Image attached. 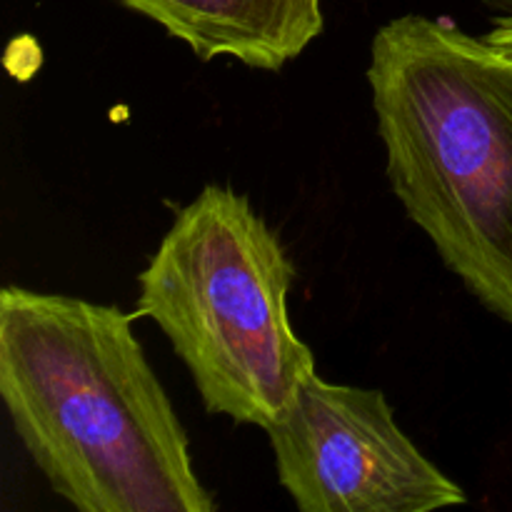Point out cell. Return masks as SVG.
<instances>
[{
  "mask_svg": "<svg viewBox=\"0 0 512 512\" xmlns=\"http://www.w3.org/2000/svg\"><path fill=\"white\" fill-rule=\"evenodd\" d=\"M0 398L33 463L75 510H215L133 320L113 305L3 288Z\"/></svg>",
  "mask_w": 512,
  "mask_h": 512,
  "instance_id": "obj_1",
  "label": "cell"
},
{
  "mask_svg": "<svg viewBox=\"0 0 512 512\" xmlns=\"http://www.w3.org/2000/svg\"><path fill=\"white\" fill-rule=\"evenodd\" d=\"M368 80L405 213L512 325V60L450 20L410 13L375 33Z\"/></svg>",
  "mask_w": 512,
  "mask_h": 512,
  "instance_id": "obj_2",
  "label": "cell"
},
{
  "mask_svg": "<svg viewBox=\"0 0 512 512\" xmlns=\"http://www.w3.org/2000/svg\"><path fill=\"white\" fill-rule=\"evenodd\" d=\"M293 278L245 195L208 185L178 210L138 278V315L168 335L208 413L268 430L315 373L288 318Z\"/></svg>",
  "mask_w": 512,
  "mask_h": 512,
  "instance_id": "obj_3",
  "label": "cell"
},
{
  "mask_svg": "<svg viewBox=\"0 0 512 512\" xmlns=\"http://www.w3.org/2000/svg\"><path fill=\"white\" fill-rule=\"evenodd\" d=\"M278 480L303 512H433L465 503L398 428L380 390L310 375L270 425Z\"/></svg>",
  "mask_w": 512,
  "mask_h": 512,
  "instance_id": "obj_4",
  "label": "cell"
},
{
  "mask_svg": "<svg viewBox=\"0 0 512 512\" xmlns=\"http://www.w3.org/2000/svg\"><path fill=\"white\" fill-rule=\"evenodd\" d=\"M155 20L200 60L235 58L280 70L325 28L320 0H118Z\"/></svg>",
  "mask_w": 512,
  "mask_h": 512,
  "instance_id": "obj_5",
  "label": "cell"
},
{
  "mask_svg": "<svg viewBox=\"0 0 512 512\" xmlns=\"http://www.w3.org/2000/svg\"><path fill=\"white\" fill-rule=\"evenodd\" d=\"M485 40H488L498 53H503L505 58L512 60V13L495 18L488 33H485Z\"/></svg>",
  "mask_w": 512,
  "mask_h": 512,
  "instance_id": "obj_6",
  "label": "cell"
},
{
  "mask_svg": "<svg viewBox=\"0 0 512 512\" xmlns=\"http://www.w3.org/2000/svg\"><path fill=\"white\" fill-rule=\"evenodd\" d=\"M500 3H505V5H512V0H500Z\"/></svg>",
  "mask_w": 512,
  "mask_h": 512,
  "instance_id": "obj_7",
  "label": "cell"
}]
</instances>
